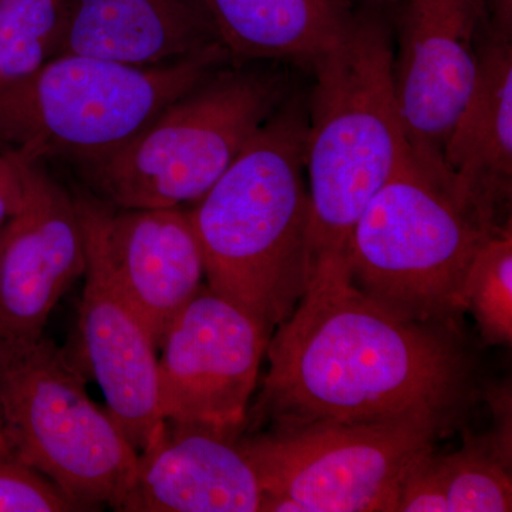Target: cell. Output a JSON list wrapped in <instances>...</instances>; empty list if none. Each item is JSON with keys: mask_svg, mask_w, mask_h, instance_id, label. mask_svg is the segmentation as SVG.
Segmentation results:
<instances>
[{"mask_svg": "<svg viewBox=\"0 0 512 512\" xmlns=\"http://www.w3.org/2000/svg\"><path fill=\"white\" fill-rule=\"evenodd\" d=\"M265 355L258 412L274 426L430 421L448 430L471 393L453 326L373 301L353 284L345 252L313 259L306 291Z\"/></svg>", "mask_w": 512, "mask_h": 512, "instance_id": "6da1fadb", "label": "cell"}, {"mask_svg": "<svg viewBox=\"0 0 512 512\" xmlns=\"http://www.w3.org/2000/svg\"><path fill=\"white\" fill-rule=\"evenodd\" d=\"M305 134L299 109L276 111L188 211L205 285L269 335L301 301L311 275Z\"/></svg>", "mask_w": 512, "mask_h": 512, "instance_id": "7a4b0ae2", "label": "cell"}, {"mask_svg": "<svg viewBox=\"0 0 512 512\" xmlns=\"http://www.w3.org/2000/svg\"><path fill=\"white\" fill-rule=\"evenodd\" d=\"M393 59L392 16L357 6L309 63L315 72L305 134L312 261L346 252L367 202L414 156L397 103Z\"/></svg>", "mask_w": 512, "mask_h": 512, "instance_id": "3957f363", "label": "cell"}, {"mask_svg": "<svg viewBox=\"0 0 512 512\" xmlns=\"http://www.w3.org/2000/svg\"><path fill=\"white\" fill-rule=\"evenodd\" d=\"M218 46L180 62L133 66L63 53L0 89V143L23 160L66 157L90 164L110 156L212 73Z\"/></svg>", "mask_w": 512, "mask_h": 512, "instance_id": "277c9868", "label": "cell"}, {"mask_svg": "<svg viewBox=\"0 0 512 512\" xmlns=\"http://www.w3.org/2000/svg\"><path fill=\"white\" fill-rule=\"evenodd\" d=\"M498 228L481 221L450 184L412 156L353 225L345 252L350 278L402 318L453 326L464 312L468 268Z\"/></svg>", "mask_w": 512, "mask_h": 512, "instance_id": "5b68a950", "label": "cell"}, {"mask_svg": "<svg viewBox=\"0 0 512 512\" xmlns=\"http://www.w3.org/2000/svg\"><path fill=\"white\" fill-rule=\"evenodd\" d=\"M279 77L212 73L127 144L86 165L96 198L117 208L197 202L279 110Z\"/></svg>", "mask_w": 512, "mask_h": 512, "instance_id": "8992f818", "label": "cell"}, {"mask_svg": "<svg viewBox=\"0 0 512 512\" xmlns=\"http://www.w3.org/2000/svg\"><path fill=\"white\" fill-rule=\"evenodd\" d=\"M0 421L10 453L86 511L119 510L138 451L53 340L0 352Z\"/></svg>", "mask_w": 512, "mask_h": 512, "instance_id": "52a82bcc", "label": "cell"}, {"mask_svg": "<svg viewBox=\"0 0 512 512\" xmlns=\"http://www.w3.org/2000/svg\"><path fill=\"white\" fill-rule=\"evenodd\" d=\"M446 431L430 421H312L242 433L239 444L261 481L262 511L394 512Z\"/></svg>", "mask_w": 512, "mask_h": 512, "instance_id": "ba28073f", "label": "cell"}, {"mask_svg": "<svg viewBox=\"0 0 512 512\" xmlns=\"http://www.w3.org/2000/svg\"><path fill=\"white\" fill-rule=\"evenodd\" d=\"M269 338L248 313L202 285L158 348L163 420L241 436Z\"/></svg>", "mask_w": 512, "mask_h": 512, "instance_id": "9c48e42d", "label": "cell"}, {"mask_svg": "<svg viewBox=\"0 0 512 512\" xmlns=\"http://www.w3.org/2000/svg\"><path fill=\"white\" fill-rule=\"evenodd\" d=\"M392 25L394 86L407 140L419 164L448 183L443 148L476 80L488 26L484 2L400 0Z\"/></svg>", "mask_w": 512, "mask_h": 512, "instance_id": "30bf717a", "label": "cell"}, {"mask_svg": "<svg viewBox=\"0 0 512 512\" xmlns=\"http://www.w3.org/2000/svg\"><path fill=\"white\" fill-rule=\"evenodd\" d=\"M76 198L86 259L146 323L160 348L165 330L205 284L200 242L183 208H117Z\"/></svg>", "mask_w": 512, "mask_h": 512, "instance_id": "8fae6325", "label": "cell"}, {"mask_svg": "<svg viewBox=\"0 0 512 512\" xmlns=\"http://www.w3.org/2000/svg\"><path fill=\"white\" fill-rule=\"evenodd\" d=\"M86 272V245L76 198L30 164L28 197L0 228V352L28 348Z\"/></svg>", "mask_w": 512, "mask_h": 512, "instance_id": "7c38bea8", "label": "cell"}, {"mask_svg": "<svg viewBox=\"0 0 512 512\" xmlns=\"http://www.w3.org/2000/svg\"><path fill=\"white\" fill-rule=\"evenodd\" d=\"M264 490L239 436L164 420L138 453L121 512H261Z\"/></svg>", "mask_w": 512, "mask_h": 512, "instance_id": "4fadbf2b", "label": "cell"}, {"mask_svg": "<svg viewBox=\"0 0 512 512\" xmlns=\"http://www.w3.org/2000/svg\"><path fill=\"white\" fill-rule=\"evenodd\" d=\"M79 309L80 352L106 409L138 453L163 423L158 346L109 279L86 259Z\"/></svg>", "mask_w": 512, "mask_h": 512, "instance_id": "5bb4252c", "label": "cell"}, {"mask_svg": "<svg viewBox=\"0 0 512 512\" xmlns=\"http://www.w3.org/2000/svg\"><path fill=\"white\" fill-rule=\"evenodd\" d=\"M454 195L490 227H503L501 208L512 185V39L485 28L476 80L443 148Z\"/></svg>", "mask_w": 512, "mask_h": 512, "instance_id": "9a60e30c", "label": "cell"}, {"mask_svg": "<svg viewBox=\"0 0 512 512\" xmlns=\"http://www.w3.org/2000/svg\"><path fill=\"white\" fill-rule=\"evenodd\" d=\"M218 46L204 0H72L60 55L160 66Z\"/></svg>", "mask_w": 512, "mask_h": 512, "instance_id": "2e32d148", "label": "cell"}, {"mask_svg": "<svg viewBox=\"0 0 512 512\" xmlns=\"http://www.w3.org/2000/svg\"><path fill=\"white\" fill-rule=\"evenodd\" d=\"M225 49L247 59L311 63L339 35L346 0H204Z\"/></svg>", "mask_w": 512, "mask_h": 512, "instance_id": "e0dca14e", "label": "cell"}, {"mask_svg": "<svg viewBox=\"0 0 512 512\" xmlns=\"http://www.w3.org/2000/svg\"><path fill=\"white\" fill-rule=\"evenodd\" d=\"M511 510V463L485 436L446 456L434 450L423 458L404 481L394 512Z\"/></svg>", "mask_w": 512, "mask_h": 512, "instance_id": "ac0fdd59", "label": "cell"}, {"mask_svg": "<svg viewBox=\"0 0 512 512\" xmlns=\"http://www.w3.org/2000/svg\"><path fill=\"white\" fill-rule=\"evenodd\" d=\"M72 0H0V89L60 55Z\"/></svg>", "mask_w": 512, "mask_h": 512, "instance_id": "d6986e66", "label": "cell"}, {"mask_svg": "<svg viewBox=\"0 0 512 512\" xmlns=\"http://www.w3.org/2000/svg\"><path fill=\"white\" fill-rule=\"evenodd\" d=\"M463 309L473 313L490 345L512 340L511 221L494 231L478 249L463 285Z\"/></svg>", "mask_w": 512, "mask_h": 512, "instance_id": "ffe728a7", "label": "cell"}, {"mask_svg": "<svg viewBox=\"0 0 512 512\" xmlns=\"http://www.w3.org/2000/svg\"><path fill=\"white\" fill-rule=\"evenodd\" d=\"M86 511L10 451L0 453V512Z\"/></svg>", "mask_w": 512, "mask_h": 512, "instance_id": "44dd1931", "label": "cell"}, {"mask_svg": "<svg viewBox=\"0 0 512 512\" xmlns=\"http://www.w3.org/2000/svg\"><path fill=\"white\" fill-rule=\"evenodd\" d=\"M30 164L13 151L0 150V228L25 205Z\"/></svg>", "mask_w": 512, "mask_h": 512, "instance_id": "7402d4cb", "label": "cell"}, {"mask_svg": "<svg viewBox=\"0 0 512 512\" xmlns=\"http://www.w3.org/2000/svg\"><path fill=\"white\" fill-rule=\"evenodd\" d=\"M488 26L495 35L512 39V0H483Z\"/></svg>", "mask_w": 512, "mask_h": 512, "instance_id": "603a6c76", "label": "cell"}, {"mask_svg": "<svg viewBox=\"0 0 512 512\" xmlns=\"http://www.w3.org/2000/svg\"><path fill=\"white\" fill-rule=\"evenodd\" d=\"M357 2H359V6L382 10V12L389 13L392 16L393 10L400 0H357Z\"/></svg>", "mask_w": 512, "mask_h": 512, "instance_id": "cb8c5ba5", "label": "cell"}, {"mask_svg": "<svg viewBox=\"0 0 512 512\" xmlns=\"http://www.w3.org/2000/svg\"><path fill=\"white\" fill-rule=\"evenodd\" d=\"M8 450V444H6L5 436H3L2 421H0V453H2V451Z\"/></svg>", "mask_w": 512, "mask_h": 512, "instance_id": "d4e9b609", "label": "cell"}]
</instances>
